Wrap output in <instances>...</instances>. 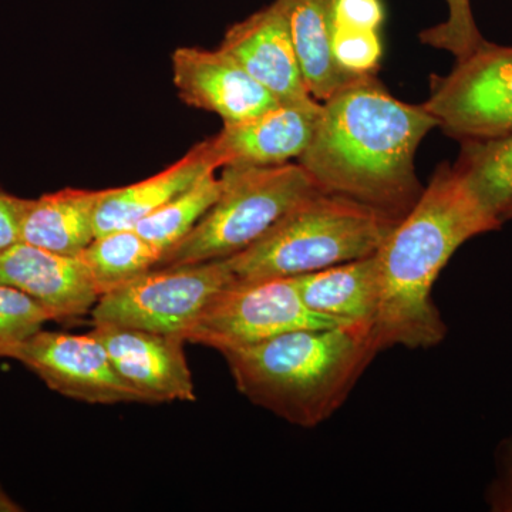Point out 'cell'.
I'll list each match as a JSON object with an SVG mask.
<instances>
[{
  "instance_id": "obj_29",
  "label": "cell",
  "mask_w": 512,
  "mask_h": 512,
  "mask_svg": "<svg viewBox=\"0 0 512 512\" xmlns=\"http://www.w3.org/2000/svg\"><path fill=\"white\" fill-rule=\"evenodd\" d=\"M510 220H512V202L505 208L503 214H501V221L505 222Z\"/></svg>"
},
{
  "instance_id": "obj_21",
  "label": "cell",
  "mask_w": 512,
  "mask_h": 512,
  "mask_svg": "<svg viewBox=\"0 0 512 512\" xmlns=\"http://www.w3.org/2000/svg\"><path fill=\"white\" fill-rule=\"evenodd\" d=\"M217 171L211 170L202 175L200 180L168 201L160 210L138 222L134 229L164 255L190 234L220 198L222 180Z\"/></svg>"
},
{
  "instance_id": "obj_9",
  "label": "cell",
  "mask_w": 512,
  "mask_h": 512,
  "mask_svg": "<svg viewBox=\"0 0 512 512\" xmlns=\"http://www.w3.org/2000/svg\"><path fill=\"white\" fill-rule=\"evenodd\" d=\"M9 359L22 363L49 389L89 404L146 403L117 373L107 350L93 335L39 330L13 350Z\"/></svg>"
},
{
  "instance_id": "obj_12",
  "label": "cell",
  "mask_w": 512,
  "mask_h": 512,
  "mask_svg": "<svg viewBox=\"0 0 512 512\" xmlns=\"http://www.w3.org/2000/svg\"><path fill=\"white\" fill-rule=\"evenodd\" d=\"M322 103L313 99L279 101L251 119L224 124L208 138L218 167L279 165L298 160L311 144Z\"/></svg>"
},
{
  "instance_id": "obj_3",
  "label": "cell",
  "mask_w": 512,
  "mask_h": 512,
  "mask_svg": "<svg viewBox=\"0 0 512 512\" xmlns=\"http://www.w3.org/2000/svg\"><path fill=\"white\" fill-rule=\"evenodd\" d=\"M379 352L372 329L340 325L291 330L221 355L249 402L313 429L338 412Z\"/></svg>"
},
{
  "instance_id": "obj_5",
  "label": "cell",
  "mask_w": 512,
  "mask_h": 512,
  "mask_svg": "<svg viewBox=\"0 0 512 512\" xmlns=\"http://www.w3.org/2000/svg\"><path fill=\"white\" fill-rule=\"evenodd\" d=\"M220 177V198L187 237L165 252L157 266L231 258L319 191L299 163L227 165Z\"/></svg>"
},
{
  "instance_id": "obj_4",
  "label": "cell",
  "mask_w": 512,
  "mask_h": 512,
  "mask_svg": "<svg viewBox=\"0 0 512 512\" xmlns=\"http://www.w3.org/2000/svg\"><path fill=\"white\" fill-rule=\"evenodd\" d=\"M396 225L375 208L318 191L225 262L238 281L311 274L376 254Z\"/></svg>"
},
{
  "instance_id": "obj_13",
  "label": "cell",
  "mask_w": 512,
  "mask_h": 512,
  "mask_svg": "<svg viewBox=\"0 0 512 512\" xmlns=\"http://www.w3.org/2000/svg\"><path fill=\"white\" fill-rule=\"evenodd\" d=\"M0 284L35 299L53 320L82 318L100 298L79 256L56 254L22 241L0 251Z\"/></svg>"
},
{
  "instance_id": "obj_27",
  "label": "cell",
  "mask_w": 512,
  "mask_h": 512,
  "mask_svg": "<svg viewBox=\"0 0 512 512\" xmlns=\"http://www.w3.org/2000/svg\"><path fill=\"white\" fill-rule=\"evenodd\" d=\"M507 450L504 471L500 481L494 485L491 505L495 511L512 512V446Z\"/></svg>"
},
{
  "instance_id": "obj_26",
  "label": "cell",
  "mask_w": 512,
  "mask_h": 512,
  "mask_svg": "<svg viewBox=\"0 0 512 512\" xmlns=\"http://www.w3.org/2000/svg\"><path fill=\"white\" fill-rule=\"evenodd\" d=\"M23 204L25 198L15 197L0 187V251L20 241Z\"/></svg>"
},
{
  "instance_id": "obj_6",
  "label": "cell",
  "mask_w": 512,
  "mask_h": 512,
  "mask_svg": "<svg viewBox=\"0 0 512 512\" xmlns=\"http://www.w3.org/2000/svg\"><path fill=\"white\" fill-rule=\"evenodd\" d=\"M234 281L225 259L156 266L101 295L90 315L93 325L107 323L184 339L212 299Z\"/></svg>"
},
{
  "instance_id": "obj_28",
  "label": "cell",
  "mask_w": 512,
  "mask_h": 512,
  "mask_svg": "<svg viewBox=\"0 0 512 512\" xmlns=\"http://www.w3.org/2000/svg\"><path fill=\"white\" fill-rule=\"evenodd\" d=\"M23 508L20 507L15 500L0 485V512H20Z\"/></svg>"
},
{
  "instance_id": "obj_19",
  "label": "cell",
  "mask_w": 512,
  "mask_h": 512,
  "mask_svg": "<svg viewBox=\"0 0 512 512\" xmlns=\"http://www.w3.org/2000/svg\"><path fill=\"white\" fill-rule=\"evenodd\" d=\"M79 258L101 296L156 268L163 252L130 228L99 235Z\"/></svg>"
},
{
  "instance_id": "obj_24",
  "label": "cell",
  "mask_w": 512,
  "mask_h": 512,
  "mask_svg": "<svg viewBox=\"0 0 512 512\" xmlns=\"http://www.w3.org/2000/svg\"><path fill=\"white\" fill-rule=\"evenodd\" d=\"M333 55L343 70L355 76L376 74L383 57L379 30L343 28L333 25Z\"/></svg>"
},
{
  "instance_id": "obj_10",
  "label": "cell",
  "mask_w": 512,
  "mask_h": 512,
  "mask_svg": "<svg viewBox=\"0 0 512 512\" xmlns=\"http://www.w3.org/2000/svg\"><path fill=\"white\" fill-rule=\"evenodd\" d=\"M92 333L107 350L117 373L146 404L197 399L181 336L107 323L94 325Z\"/></svg>"
},
{
  "instance_id": "obj_23",
  "label": "cell",
  "mask_w": 512,
  "mask_h": 512,
  "mask_svg": "<svg viewBox=\"0 0 512 512\" xmlns=\"http://www.w3.org/2000/svg\"><path fill=\"white\" fill-rule=\"evenodd\" d=\"M444 2L448 8L447 19L440 25L423 30L420 33V40L424 45L446 50L456 57V60H460L483 45L485 39L477 28L470 0Z\"/></svg>"
},
{
  "instance_id": "obj_15",
  "label": "cell",
  "mask_w": 512,
  "mask_h": 512,
  "mask_svg": "<svg viewBox=\"0 0 512 512\" xmlns=\"http://www.w3.org/2000/svg\"><path fill=\"white\" fill-rule=\"evenodd\" d=\"M220 170L207 140L191 148L181 160L138 183L104 190L94 217L96 237L107 232L136 227L138 222L160 210L202 175Z\"/></svg>"
},
{
  "instance_id": "obj_7",
  "label": "cell",
  "mask_w": 512,
  "mask_h": 512,
  "mask_svg": "<svg viewBox=\"0 0 512 512\" xmlns=\"http://www.w3.org/2000/svg\"><path fill=\"white\" fill-rule=\"evenodd\" d=\"M340 325L343 323L306 308L293 276L235 279L212 299L184 339L222 353L247 348L291 330Z\"/></svg>"
},
{
  "instance_id": "obj_25",
  "label": "cell",
  "mask_w": 512,
  "mask_h": 512,
  "mask_svg": "<svg viewBox=\"0 0 512 512\" xmlns=\"http://www.w3.org/2000/svg\"><path fill=\"white\" fill-rule=\"evenodd\" d=\"M384 20L382 0H333V25L380 32Z\"/></svg>"
},
{
  "instance_id": "obj_17",
  "label": "cell",
  "mask_w": 512,
  "mask_h": 512,
  "mask_svg": "<svg viewBox=\"0 0 512 512\" xmlns=\"http://www.w3.org/2000/svg\"><path fill=\"white\" fill-rule=\"evenodd\" d=\"M104 190L64 188L36 200L25 198L20 241L66 256H79L96 238L94 217Z\"/></svg>"
},
{
  "instance_id": "obj_22",
  "label": "cell",
  "mask_w": 512,
  "mask_h": 512,
  "mask_svg": "<svg viewBox=\"0 0 512 512\" xmlns=\"http://www.w3.org/2000/svg\"><path fill=\"white\" fill-rule=\"evenodd\" d=\"M53 320L52 315L29 295L0 284V357L9 359L13 350Z\"/></svg>"
},
{
  "instance_id": "obj_14",
  "label": "cell",
  "mask_w": 512,
  "mask_h": 512,
  "mask_svg": "<svg viewBox=\"0 0 512 512\" xmlns=\"http://www.w3.org/2000/svg\"><path fill=\"white\" fill-rule=\"evenodd\" d=\"M220 47L234 56L276 100L311 99L293 47L288 18L278 0L232 25Z\"/></svg>"
},
{
  "instance_id": "obj_20",
  "label": "cell",
  "mask_w": 512,
  "mask_h": 512,
  "mask_svg": "<svg viewBox=\"0 0 512 512\" xmlns=\"http://www.w3.org/2000/svg\"><path fill=\"white\" fill-rule=\"evenodd\" d=\"M460 143L454 168L478 201L501 220L512 202V134Z\"/></svg>"
},
{
  "instance_id": "obj_8",
  "label": "cell",
  "mask_w": 512,
  "mask_h": 512,
  "mask_svg": "<svg viewBox=\"0 0 512 512\" xmlns=\"http://www.w3.org/2000/svg\"><path fill=\"white\" fill-rule=\"evenodd\" d=\"M423 107L458 141L510 136L512 47L485 40L447 76H431Z\"/></svg>"
},
{
  "instance_id": "obj_16",
  "label": "cell",
  "mask_w": 512,
  "mask_h": 512,
  "mask_svg": "<svg viewBox=\"0 0 512 512\" xmlns=\"http://www.w3.org/2000/svg\"><path fill=\"white\" fill-rule=\"evenodd\" d=\"M293 279L302 302L312 312L343 325L375 328L379 308L375 254Z\"/></svg>"
},
{
  "instance_id": "obj_11",
  "label": "cell",
  "mask_w": 512,
  "mask_h": 512,
  "mask_svg": "<svg viewBox=\"0 0 512 512\" xmlns=\"http://www.w3.org/2000/svg\"><path fill=\"white\" fill-rule=\"evenodd\" d=\"M171 67L180 99L217 114L224 124L251 119L279 103L222 47H178Z\"/></svg>"
},
{
  "instance_id": "obj_18",
  "label": "cell",
  "mask_w": 512,
  "mask_h": 512,
  "mask_svg": "<svg viewBox=\"0 0 512 512\" xmlns=\"http://www.w3.org/2000/svg\"><path fill=\"white\" fill-rule=\"evenodd\" d=\"M288 18L303 80L313 99L328 100L355 74L343 70L333 55V0H278Z\"/></svg>"
},
{
  "instance_id": "obj_2",
  "label": "cell",
  "mask_w": 512,
  "mask_h": 512,
  "mask_svg": "<svg viewBox=\"0 0 512 512\" xmlns=\"http://www.w3.org/2000/svg\"><path fill=\"white\" fill-rule=\"evenodd\" d=\"M503 221L487 210L454 165L441 163L409 214L375 254L379 308L375 339L382 350L430 349L447 336L433 288L451 256Z\"/></svg>"
},
{
  "instance_id": "obj_1",
  "label": "cell",
  "mask_w": 512,
  "mask_h": 512,
  "mask_svg": "<svg viewBox=\"0 0 512 512\" xmlns=\"http://www.w3.org/2000/svg\"><path fill=\"white\" fill-rule=\"evenodd\" d=\"M439 123L387 92L376 74L356 77L322 101L318 126L298 163L319 191L340 195L399 222L419 200L414 157Z\"/></svg>"
}]
</instances>
